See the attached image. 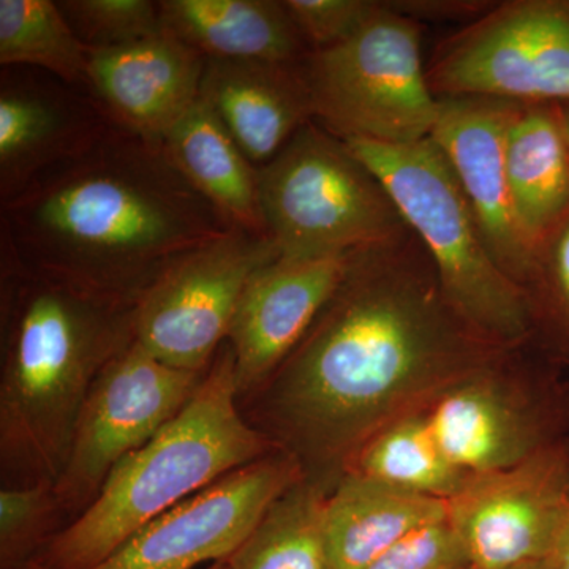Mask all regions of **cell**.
I'll return each mask as SVG.
<instances>
[{
    "instance_id": "27",
    "label": "cell",
    "mask_w": 569,
    "mask_h": 569,
    "mask_svg": "<svg viewBox=\"0 0 569 569\" xmlns=\"http://www.w3.org/2000/svg\"><path fill=\"white\" fill-rule=\"evenodd\" d=\"M62 519L54 486H2L0 490V569H21L58 531Z\"/></svg>"
},
{
    "instance_id": "1",
    "label": "cell",
    "mask_w": 569,
    "mask_h": 569,
    "mask_svg": "<svg viewBox=\"0 0 569 569\" xmlns=\"http://www.w3.org/2000/svg\"><path fill=\"white\" fill-rule=\"evenodd\" d=\"M455 312L411 230L355 250L336 290L247 421L331 492L381 427L421 410L500 351Z\"/></svg>"
},
{
    "instance_id": "29",
    "label": "cell",
    "mask_w": 569,
    "mask_h": 569,
    "mask_svg": "<svg viewBox=\"0 0 569 569\" xmlns=\"http://www.w3.org/2000/svg\"><path fill=\"white\" fill-rule=\"evenodd\" d=\"M284 6L312 51L350 40L385 7L378 0H284Z\"/></svg>"
},
{
    "instance_id": "4",
    "label": "cell",
    "mask_w": 569,
    "mask_h": 569,
    "mask_svg": "<svg viewBox=\"0 0 569 569\" xmlns=\"http://www.w3.org/2000/svg\"><path fill=\"white\" fill-rule=\"evenodd\" d=\"M279 451L242 415L224 340L190 402L122 459L96 500L51 535L31 561L44 569L91 568L168 509Z\"/></svg>"
},
{
    "instance_id": "23",
    "label": "cell",
    "mask_w": 569,
    "mask_h": 569,
    "mask_svg": "<svg viewBox=\"0 0 569 569\" xmlns=\"http://www.w3.org/2000/svg\"><path fill=\"white\" fill-rule=\"evenodd\" d=\"M328 493L299 478L227 560L230 569H335L325 529Z\"/></svg>"
},
{
    "instance_id": "31",
    "label": "cell",
    "mask_w": 569,
    "mask_h": 569,
    "mask_svg": "<svg viewBox=\"0 0 569 569\" xmlns=\"http://www.w3.org/2000/svg\"><path fill=\"white\" fill-rule=\"evenodd\" d=\"M396 13L419 22H462L463 26L485 17L497 6L490 0H389Z\"/></svg>"
},
{
    "instance_id": "36",
    "label": "cell",
    "mask_w": 569,
    "mask_h": 569,
    "mask_svg": "<svg viewBox=\"0 0 569 569\" xmlns=\"http://www.w3.org/2000/svg\"><path fill=\"white\" fill-rule=\"evenodd\" d=\"M468 569H473V568H468Z\"/></svg>"
},
{
    "instance_id": "11",
    "label": "cell",
    "mask_w": 569,
    "mask_h": 569,
    "mask_svg": "<svg viewBox=\"0 0 569 569\" xmlns=\"http://www.w3.org/2000/svg\"><path fill=\"white\" fill-rule=\"evenodd\" d=\"M206 372L167 366L137 342L103 367L81 408L69 458L54 485L63 519L78 518L96 500L114 467L190 402Z\"/></svg>"
},
{
    "instance_id": "35",
    "label": "cell",
    "mask_w": 569,
    "mask_h": 569,
    "mask_svg": "<svg viewBox=\"0 0 569 569\" xmlns=\"http://www.w3.org/2000/svg\"><path fill=\"white\" fill-rule=\"evenodd\" d=\"M204 569H230V565H228V561H217V563L211 565V567H206Z\"/></svg>"
},
{
    "instance_id": "5",
    "label": "cell",
    "mask_w": 569,
    "mask_h": 569,
    "mask_svg": "<svg viewBox=\"0 0 569 569\" xmlns=\"http://www.w3.org/2000/svg\"><path fill=\"white\" fill-rule=\"evenodd\" d=\"M346 142L380 179L425 246L455 312L493 346L533 343L526 290L490 253L473 209L432 138L413 144Z\"/></svg>"
},
{
    "instance_id": "16",
    "label": "cell",
    "mask_w": 569,
    "mask_h": 569,
    "mask_svg": "<svg viewBox=\"0 0 569 569\" xmlns=\"http://www.w3.org/2000/svg\"><path fill=\"white\" fill-rule=\"evenodd\" d=\"M348 257L277 258L254 272L227 337L239 400L263 387L295 350L342 279Z\"/></svg>"
},
{
    "instance_id": "2",
    "label": "cell",
    "mask_w": 569,
    "mask_h": 569,
    "mask_svg": "<svg viewBox=\"0 0 569 569\" xmlns=\"http://www.w3.org/2000/svg\"><path fill=\"white\" fill-rule=\"evenodd\" d=\"M0 208L2 260L129 302L182 254L234 230L162 142L116 123Z\"/></svg>"
},
{
    "instance_id": "13",
    "label": "cell",
    "mask_w": 569,
    "mask_h": 569,
    "mask_svg": "<svg viewBox=\"0 0 569 569\" xmlns=\"http://www.w3.org/2000/svg\"><path fill=\"white\" fill-rule=\"evenodd\" d=\"M569 503V438L516 466L471 475L448 522L473 569L548 560Z\"/></svg>"
},
{
    "instance_id": "21",
    "label": "cell",
    "mask_w": 569,
    "mask_h": 569,
    "mask_svg": "<svg viewBox=\"0 0 569 569\" xmlns=\"http://www.w3.org/2000/svg\"><path fill=\"white\" fill-rule=\"evenodd\" d=\"M505 164L516 219L535 249L569 213V144L559 104L520 107Z\"/></svg>"
},
{
    "instance_id": "26",
    "label": "cell",
    "mask_w": 569,
    "mask_h": 569,
    "mask_svg": "<svg viewBox=\"0 0 569 569\" xmlns=\"http://www.w3.org/2000/svg\"><path fill=\"white\" fill-rule=\"evenodd\" d=\"M523 290L533 346L556 365L569 367V213L535 247Z\"/></svg>"
},
{
    "instance_id": "24",
    "label": "cell",
    "mask_w": 569,
    "mask_h": 569,
    "mask_svg": "<svg viewBox=\"0 0 569 569\" xmlns=\"http://www.w3.org/2000/svg\"><path fill=\"white\" fill-rule=\"evenodd\" d=\"M346 473L443 501L451 500L468 479L438 447L422 408L381 427L356 452Z\"/></svg>"
},
{
    "instance_id": "34",
    "label": "cell",
    "mask_w": 569,
    "mask_h": 569,
    "mask_svg": "<svg viewBox=\"0 0 569 569\" xmlns=\"http://www.w3.org/2000/svg\"><path fill=\"white\" fill-rule=\"evenodd\" d=\"M560 116L561 122H563L565 134H567V140L569 144V104H563V107H560Z\"/></svg>"
},
{
    "instance_id": "8",
    "label": "cell",
    "mask_w": 569,
    "mask_h": 569,
    "mask_svg": "<svg viewBox=\"0 0 569 569\" xmlns=\"http://www.w3.org/2000/svg\"><path fill=\"white\" fill-rule=\"evenodd\" d=\"M383 11L350 40L301 62L313 121L340 140L413 144L432 133L438 97L427 80L422 26Z\"/></svg>"
},
{
    "instance_id": "10",
    "label": "cell",
    "mask_w": 569,
    "mask_h": 569,
    "mask_svg": "<svg viewBox=\"0 0 569 569\" xmlns=\"http://www.w3.org/2000/svg\"><path fill=\"white\" fill-rule=\"evenodd\" d=\"M277 258L271 236L241 228L182 254L134 302L133 342L174 369L206 372L250 279Z\"/></svg>"
},
{
    "instance_id": "3",
    "label": "cell",
    "mask_w": 569,
    "mask_h": 569,
    "mask_svg": "<svg viewBox=\"0 0 569 569\" xmlns=\"http://www.w3.org/2000/svg\"><path fill=\"white\" fill-rule=\"evenodd\" d=\"M133 307L2 268L3 486L56 485L93 381L133 342Z\"/></svg>"
},
{
    "instance_id": "19",
    "label": "cell",
    "mask_w": 569,
    "mask_h": 569,
    "mask_svg": "<svg viewBox=\"0 0 569 569\" xmlns=\"http://www.w3.org/2000/svg\"><path fill=\"white\" fill-rule=\"evenodd\" d=\"M163 32L220 61L301 63L312 52L279 0H160Z\"/></svg>"
},
{
    "instance_id": "17",
    "label": "cell",
    "mask_w": 569,
    "mask_h": 569,
    "mask_svg": "<svg viewBox=\"0 0 569 569\" xmlns=\"http://www.w3.org/2000/svg\"><path fill=\"white\" fill-rule=\"evenodd\" d=\"M206 58L162 32L111 50H88V91L116 126L162 142L200 99Z\"/></svg>"
},
{
    "instance_id": "9",
    "label": "cell",
    "mask_w": 569,
    "mask_h": 569,
    "mask_svg": "<svg viewBox=\"0 0 569 569\" xmlns=\"http://www.w3.org/2000/svg\"><path fill=\"white\" fill-rule=\"evenodd\" d=\"M427 80L438 99L569 104V0L497 2L438 44Z\"/></svg>"
},
{
    "instance_id": "12",
    "label": "cell",
    "mask_w": 569,
    "mask_h": 569,
    "mask_svg": "<svg viewBox=\"0 0 569 569\" xmlns=\"http://www.w3.org/2000/svg\"><path fill=\"white\" fill-rule=\"evenodd\" d=\"M301 477L291 456L274 452L168 509L88 569H197L227 561ZM21 569L44 568L29 561Z\"/></svg>"
},
{
    "instance_id": "20",
    "label": "cell",
    "mask_w": 569,
    "mask_h": 569,
    "mask_svg": "<svg viewBox=\"0 0 569 569\" xmlns=\"http://www.w3.org/2000/svg\"><path fill=\"white\" fill-rule=\"evenodd\" d=\"M447 519L448 501L346 473L326 498L332 568L365 569L403 539Z\"/></svg>"
},
{
    "instance_id": "28",
    "label": "cell",
    "mask_w": 569,
    "mask_h": 569,
    "mask_svg": "<svg viewBox=\"0 0 569 569\" xmlns=\"http://www.w3.org/2000/svg\"><path fill=\"white\" fill-rule=\"evenodd\" d=\"M58 7L86 50H111L163 32L159 2L151 0H62Z\"/></svg>"
},
{
    "instance_id": "18",
    "label": "cell",
    "mask_w": 569,
    "mask_h": 569,
    "mask_svg": "<svg viewBox=\"0 0 569 569\" xmlns=\"http://www.w3.org/2000/svg\"><path fill=\"white\" fill-rule=\"evenodd\" d=\"M200 99L257 168L313 121L301 63L206 59Z\"/></svg>"
},
{
    "instance_id": "30",
    "label": "cell",
    "mask_w": 569,
    "mask_h": 569,
    "mask_svg": "<svg viewBox=\"0 0 569 569\" xmlns=\"http://www.w3.org/2000/svg\"><path fill=\"white\" fill-rule=\"evenodd\" d=\"M466 549L448 519L417 531L365 569H468Z\"/></svg>"
},
{
    "instance_id": "32",
    "label": "cell",
    "mask_w": 569,
    "mask_h": 569,
    "mask_svg": "<svg viewBox=\"0 0 569 569\" xmlns=\"http://www.w3.org/2000/svg\"><path fill=\"white\" fill-rule=\"evenodd\" d=\"M548 563L552 569H569V503L553 539Z\"/></svg>"
},
{
    "instance_id": "15",
    "label": "cell",
    "mask_w": 569,
    "mask_h": 569,
    "mask_svg": "<svg viewBox=\"0 0 569 569\" xmlns=\"http://www.w3.org/2000/svg\"><path fill=\"white\" fill-rule=\"evenodd\" d=\"M114 122L88 89L32 67L0 71V204L84 152Z\"/></svg>"
},
{
    "instance_id": "7",
    "label": "cell",
    "mask_w": 569,
    "mask_h": 569,
    "mask_svg": "<svg viewBox=\"0 0 569 569\" xmlns=\"http://www.w3.org/2000/svg\"><path fill=\"white\" fill-rule=\"evenodd\" d=\"M533 343L508 348L422 411L438 447L467 477L516 466L569 438V381Z\"/></svg>"
},
{
    "instance_id": "22",
    "label": "cell",
    "mask_w": 569,
    "mask_h": 569,
    "mask_svg": "<svg viewBox=\"0 0 569 569\" xmlns=\"http://www.w3.org/2000/svg\"><path fill=\"white\" fill-rule=\"evenodd\" d=\"M176 170L233 228L268 233L261 212L258 168L216 112L198 99L163 141Z\"/></svg>"
},
{
    "instance_id": "25",
    "label": "cell",
    "mask_w": 569,
    "mask_h": 569,
    "mask_svg": "<svg viewBox=\"0 0 569 569\" xmlns=\"http://www.w3.org/2000/svg\"><path fill=\"white\" fill-rule=\"evenodd\" d=\"M0 66L32 67L88 89V50L51 0H0Z\"/></svg>"
},
{
    "instance_id": "6",
    "label": "cell",
    "mask_w": 569,
    "mask_h": 569,
    "mask_svg": "<svg viewBox=\"0 0 569 569\" xmlns=\"http://www.w3.org/2000/svg\"><path fill=\"white\" fill-rule=\"evenodd\" d=\"M266 231L284 260H323L410 230L383 183L346 141L307 122L258 168Z\"/></svg>"
},
{
    "instance_id": "14",
    "label": "cell",
    "mask_w": 569,
    "mask_h": 569,
    "mask_svg": "<svg viewBox=\"0 0 569 569\" xmlns=\"http://www.w3.org/2000/svg\"><path fill=\"white\" fill-rule=\"evenodd\" d=\"M522 104L492 97H441L429 138L451 164L490 253L523 288L535 249L516 219L505 164L508 129Z\"/></svg>"
},
{
    "instance_id": "33",
    "label": "cell",
    "mask_w": 569,
    "mask_h": 569,
    "mask_svg": "<svg viewBox=\"0 0 569 569\" xmlns=\"http://www.w3.org/2000/svg\"><path fill=\"white\" fill-rule=\"evenodd\" d=\"M509 569H552L549 567L548 560L531 561V563L519 565V567Z\"/></svg>"
}]
</instances>
